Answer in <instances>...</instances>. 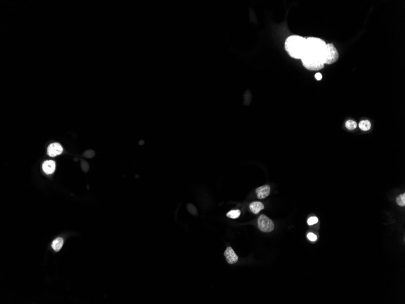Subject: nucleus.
Listing matches in <instances>:
<instances>
[{"instance_id": "17", "label": "nucleus", "mask_w": 405, "mask_h": 304, "mask_svg": "<svg viewBox=\"0 0 405 304\" xmlns=\"http://www.w3.org/2000/svg\"><path fill=\"white\" fill-rule=\"evenodd\" d=\"M81 167H82V169H83V170L84 172H87V171L89 170V164H88L86 161L82 160V161H81Z\"/></svg>"}, {"instance_id": "10", "label": "nucleus", "mask_w": 405, "mask_h": 304, "mask_svg": "<svg viewBox=\"0 0 405 304\" xmlns=\"http://www.w3.org/2000/svg\"><path fill=\"white\" fill-rule=\"evenodd\" d=\"M63 245V238H58L56 239L52 244V247L55 251H58L61 250Z\"/></svg>"}, {"instance_id": "4", "label": "nucleus", "mask_w": 405, "mask_h": 304, "mask_svg": "<svg viewBox=\"0 0 405 304\" xmlns=\"http://www.w3.org/2000/svg\"><path fill=\"white\" fill-rule=\"evenodd\" d=\"M258 226L261 231L269 232L274 230V223L271 219L264 214L261 215L258 219Z\"/></svg>"}, {"instance_id": "12", "label": "nucleus", "mask_w": 405, "mask_h": 304, "mask_svg": "<svg viewBox=\"0 0 405 304\" xmlns=\"http://www.w3.org/2000/svg\"><path fill=\"white\" fill-rule=\"evenodd\" d=\"M241 214V212L240 210H231L228 213H227L226 216L228 217L231 218V219H237L239 217V216Z\"/></svg>"}, {"instance_id": "16", "label": "nucleus", "mask_w": 405, "mask_h": 304, "mask_svg": "<svg viewBox=\"0 0 405 304\" xmlns=\"http://www.w3.org/2000/svg\"><path fill=\"white\" fill-rule=\"evenodd\" d=\"M318 222V219L317 217H311L310 218L308 219V224L309 225H313L314 224H316Z\"/></svg>"}, {"instance_id": "6", "label": "nucleus", "mask_w": 405, "mask_h": 304, "mask_svg": "<svg viewBox=\"0 0 405 304\" xmlns=\"http://www.w3.org/2000/svg\"><path fill=\"white\" fill-rule=\"evenodd\" d=\"M225 256L226 257V260L229 264H234L237 263L238 260L237 255L234 252V250L231 247H228L224 253Z\"/></svg>"}, {"instance_id": "13", "label": "nucleus", "mask_w": 405, "mask_h": 304, "mask_svg": "<svg viewBox=\"0 0 405 304\" xmlns=\"http://www.w3.org/2000/svg\"><path fill=\"white\" fill-rule=\"evenodd\" d=\"M345 126H346V127L348 129L353 130V129H355L357 127V123L352 120H348L346 121V122L345 123Z\"/></svg>"}, {"instance_id": "15", "label": "nucleus", "mask_w": 405, "mask_h": 304, "mask_svg": "<svg viewBox=\"0 0 405 304\" xmlns=\"http://www.w3.org/2000/svg\"><path fill=\"white\" fill-rule=\"evenodd\" d=\"M95 155V152L93 150H87L84 154L83 156L86 158H92Z\"/></svg>"}, {"instance_id": "19", "label": "nucleus", "mask_w": 405, "mask_h": 304, "mask_svg": "<svg viewBox=\"0 0 405 304\" xmlns=\"http://www.w3.org/2000/svg\"><path fill=\"white\" fill-rule=\"evenodd\" d=\"M187 208H188V210H189V211L191 214H194V215H195V214H197V210H196V208H195V207H194V205H191V204H189V205H188Z\"/></svg>"}, {"instance_id": "7", "label": "nucleus", "mask_w": 405, "mask_h": 304, "mask_svg": "<svg viewBox=\"0 0 405 304\" xmlns=\"http://www.w3.org/2000/svg\"><path fill=\"white\" fill-rule=\"evenodd\" d=\"M270 192L271 188L270 186L268 185L260 186L256 188L255 190L257 197L259 199H263L268 197L270 194Z\"/></svg>"}, {"instance_id": "20", "label": "nucleus", "mask_w": 405, "mask_h": 304, "mask_svg": "<svg viewBox=\"0 0 405 304\" xmlns=\"http://www.w3.org/2000/svg\"><path fill=\"white\" fill-rule=\"evenodd\" d=\"M315 78L317 80H321V78H322V75H321V74H320V73H319V72L316 73L315 75Z\"/></svg>"}, {"instance_id": "5", "label": "nucleus", "mask_w": 405, "mask_h": 304, "mask_svg": "<svg viewBox=\"0 0 405 304\" xmlns=\"http://www.w3.org/2000/svg\"><path fill=\"white\" fill-rule=\"evenodd\" d=\"M63 149L61 145L58 143H54L51 144L48 148V153L51 157H55L61 154L63 152Z\"/></svg>"}, {"instance_id": "9", "label": "nucleus", "mask_w": 405, "mask_h": 304, "mask_svg": "<svg viewBox=\"0 0 405 304\" xmlns=\"http://www.w3.org/2000/svg\"><path fill=\"white\" fill-rule=\"evenodd\" d=\"M250 211L255 214H257L264 209V205L260 201H253L249 205Z\"/></svg>"}, {"instance_id": "8", "label": "nucleus", "mask_w": 405, "mask_h": 304, "mask_svg": "<svg viewBox=\"0 0 405 304\" xmlns=\"http://www.w3.org/2000/svg\"><path fill=\"white\" fill-rule=\"evenodd\" d=\"M43 170L48 174H52L55 170V163L52 160L45 161L43 164Z\"/></svg>"}, {"instance_id": "2", "label": "nucleus", "mask_w": 405, "mask_h": 304, "mask_svg": "<svg viewBox=\"0 0 405 304\" xmlns=\"http://www.w3.org/2000/svg\"><path fill=\"white\" fill-rule=\"evenodd\" d=\"M306 38L299 35H291L287 38L284 43V48L292 58L302 59L305 50Z\"/></svg>"}, {"instance_id": "3", "label": "nucleus", "mask_w": 405, "mask_h": 304, "mask_svg": "<svg viewBox=\"0 0 405 304\" xmlns=\"http://www.w3.org/2000/svg\"><path fill=\"white\" fill-rule=\"evenodd\" d=\"M339 57V52L335 46L332 43L326 44L325 64H331L336 63Z\"/></svg>"}, {"instance_id": "14", "label": "nucleus", "mask_w": 405, "mask_h": 304, "mask_svg": "<svg viewBox=\"0 0 405 304\" xmlns=\"http://www.w3.org/2000/svg\"><path fill=\"white\" fill-rule=\"evenodd\" d=\"M397 204L400 207L405 206V194H400L396 198Z\"/></svg>"}, {"instance_id": "1", "label": "nucleus", "mask_w": 405, "mask_h": 304, "mask_svg": "<svg viewBox=\"0 0 405 304\" xmlns=\"http://www.w3.org/2000/svg\"><path fill=\"white\" fill-rule=\"evenodd\" d=\"M325 41L320 38L309 37L306 38V50L301 60L303 66L309 71H318L325 65Z\"/></svg>"}, {"instance_id": "11", "label": "nucleus", "mask_w": 405, "mask_h": 304, "mask_svg": "<svg viewBox=\"0 0 405 304\" xmlns=\"http://www.w3.org/2000/svg\"><path fill=\"white\" fill-rule=\"evenodd\" d=\"M358 126H359V127L361 130H363L364 131H367L370 129L371 126V123L369 120H361L359 123Z\"/></svg>"}, {"instance_id": "18", "label": "nucleus", "mask_w": 405, "mask_h": 304, "mask_svg": "<svg viewBox=\"0 0 405 304\" xmlns=\"http://www.w3.org/2000/svg\"><path fill=\"white\" fill-rule=\"evenodd\" d=\"M307 238H308V239L309 241H312V242L316 241L317 239V235H316L315 234H314V233H312V232H309V233H308V235H307Z\"/></svg>"}]
</instances>
